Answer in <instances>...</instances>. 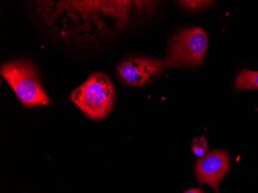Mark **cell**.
<instances>
[{
  "label": "cell",
  "instance_id": "cell-9",
  "mask_svg": "<svg viewBox=\"0 0 258 193\" xmlns=\"http://www.w3.org/2000/svg\"><path fill=\"white\" fill-rule=\"evenodd\" d=\"M183 193H205L204 191H203L201 188H189V189L186 190V191H184Z\"/></svg>",
  "mask_w": 258,
  "mask_h": 193
},
{
  "label": "cell",
  "instance_id": "cell-7",
  "mask_svg": "<svg viewBox=\"0 0 258 193\" xmlns=\"http://www.w3.org/2000/svg\"><path fill=\"white\" fill-rule=\"evenodd\" d=\"M208 145L205 137L197 138L192 142V152L198 157L204 156L207 152Z\"/></svg>",
  "mask_w": 258,
  "mask_h": 193
},
{
  "label": "cell",
  "instance_id": "cell-1",
  "mask_svg": "<svg viewBox=\"0 0 258 193\" xmlns=\"http://www.w3.org/2000/svg\"><path fill=\"white\" fill-rule=\"evenodd\" d=\"M115 98L112 83L104 73L90 75L71 94L72 102L92 120L106 117L112 110Z\"/></svg>",
  "mask_w": 258,
  "mask_h": 193
},
{
  "label": "cell",
  "instance_id": "cell-2",
  "mask_svg": "<svg viewBox=\"0 0 258 193\" xmlns=\"http://www.w3.org/2000/svg\"><path fill=\"white\" fill-rule=\"evenodd\" d=\"M1 76L24 107H40L53 102L42 88L37 69L30 62L23 59L7 62L1 68Z\"/></svg>",
  "mask_w": 258,
  "mask_h": 193
},
{
  "label": "cell",
  "instance_id": "cell-3",
  "mask_svg": "<svg viewBox=\"0 0 258 193\" xmlns=\"http://www.w3.org/2000/svg\"><path fill=\"white\" fill-rule=\"evenodd\" d=\"M208 39L199 27L182 29L172 36L165 65L167 68L200 66L204 61Z\"/></svg>",
  "mask_w": 258,
  "mask_h": 193
},
{
  "label": "cell",
  "instance_id": "cell-6",
  "mask_svg": "<svg viewBox=\"0 0 258 193\" xmlns=\"http://www.w3.org/2000/svg\"><path fill=\"white\" fill-rule=\"evenodd\" d=\"M237 89H258V71L243 70L237 75L235 80Z\"/></svg>",
  "mask_w": 258,
  "mask_h": 193
},
{
  "label": "cell",
  "instance_id": "cell-5",
  "mask_svg": "<svg viewBox=\"0 0 258 193\" xmlns=\"http://www.w3.org/2000/svg\"><path fill=\"white\" fill-rule=\"evenodd\" d=\"M230 168V155L227 151H212L197 161L196 177L200 185L207 184L218 193L219 185L228 173Z\"/></svg>",
  "mask_w": 258,
  "mask_h": 193
},
{
  "label": "cell",
  "instance_id": "cell-8",
  "mask_svg": "<svg viewBox=\"0 0 258 193\" xmlns=\"http://www.w3.org/2000/svg\"><path fill=\"white\" fill-rule=\"evenodd\" d=\"M211 1H182L181 5L186 10H195L208 7Z\"/></svg>",
  "mask_w": 258,
  "mask_h": 193
},
{
  "label": "cell",
  "instance_id": "cell-4",
  "mask_svg": "<svg viewBox=\"0 0 258 193\" xmlns=\"http://www.w3.org/2000/svg\"><path fill=\"white\" fill-rule=\"evenodd\" d=\"M163 60L156 58H127L118 67L121 81L133 86H144L152 82L165 70Z\"/></svg>",
  "mask_w": 258,
  "mask_h": 193
}]
</instances>
